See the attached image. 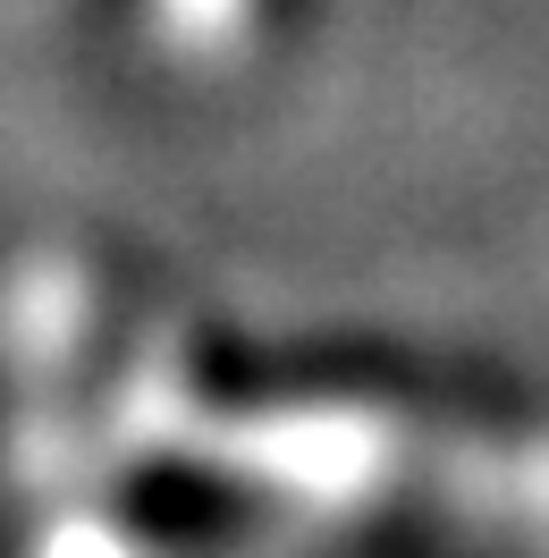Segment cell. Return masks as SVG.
I'll return each instance as SVG.
<instances>
[{"label": "cell", "mask_w": 549, "mask_h": 558, "mask_svg": "<svg viewBox=\"0 0 549 558\" xmlns=\"http://www.w3.org/2000/svg\"><path fill=\"white\" fill-rule=\"evenodd\" d=\"M119 524L136 542H170V550H195V542H220L245 524V499L229 483H211L195 465H144L119 490Z\"/></svg>", "instance_id": "cell-1"}]
</instances>
